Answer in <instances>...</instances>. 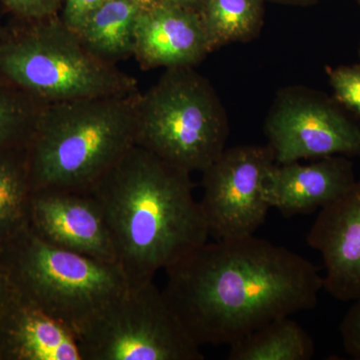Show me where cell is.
<instances>
[{"label":"cell","instance_id":"obj_1","mask_svg":"<svg viewBox=\"0 0 360 360\" xmlns=\"http://www.w3.org/2000/svg\"><path fill=\"white\" fill-rule=\"evenodd\" d=\"M163 295L198 345H231L314 309L323 277L309 259L250 236L205 243L165 269Z\"/></svg>","mask_w":360,"mask_h":360},{"label":"cell","instance_id":"obj_2","mask_svg":"<svg viewBox=\"0 0 360 360\" xmlns=\"http://www.w3.org/2000/svg\"><path fill=\"white\" fill-rule=\"evenodd\" d=\"M191 172L134 146L90 189L129 284L153 281L207 243Z\"/></svg>","mask_w":360,"mask_h":360},{"label":"cell","instance_id":"obj_3","mask_svg":"<svg viewBox=\"0 0 360 360\" xmlns=\"http://www.w3.org/2000/svg\"><path fill=\"white\" fill-rule=\"evenodd\" d=\"M139 94L42 104L27 141L32 191L89 193L136 146Z\"/></svg>","mask_w":360,"mask_h":360},{"label":"cell","instance_id":"obj_4","mask_svg":"<svg viewBox=\"0 0 360 360\" xmlns=\"http://www.w3.org/2000/svg\"><path fill=\"white\" fill-rule=\"evenodd\" d=\"M0 75L42 104L139 91L136 78L94 56L59 14L0 44Z\"/></svg>","mask_w":360,"mask_h":360},{"label":"cell","instance_id":"obj_5","mask_svg":"<svg viewBox=\"0 0 360 360\" xmlns=\"http://www.w3.org/2000/svg\"><path fill=\"white\" fill-rule=\"evenodd\" d=\"M229 135L217 90L194 68H168L139 94L136 146L193 174L224 153Z\"/></svg>","mask_w":360,"mask_h":360},{"label":"cell","instance_id":"obj_6","mask_svg":"<svg viewBox=\"0 0 360 360\" xmlns=\"http://www.w3.org/2000/svg\"><path fill=\"white\" fill-rule=\"evenodd\" d=\"M8 271L20 298L73 333L129 285L116 262L56 248L30 229L9 240Z\"/></svg>","mask_w":360,"mask_h":360},{"label":"cell","instance_id":"obj_7","mask_svg":"<svg viewBox=\"0 0 360 360\" xmlns=\"http://www.w3.org/2000/svg\"><path fill=\"white\" fill-rule=\"evenodd\" d=\"M82 360H203L162 290L129 284L75 333Z\"/></svg>","mask_w":360,"mask_h":360},{"label":"cell","instance_id":"obj_8","mask_svg":"<svg viewBox=\"0 0 360 360\" xmlns=\"http://www.w3.org/2000/svg\"><path fill=\"white\" fill-rule=\"evenodd\" d=\"M264 134L277 165L360 156V118L335 97L302 85L277 91L265 118Z\"/></svg>","mask_w":360,"mask_h":360},{"label":"cell","instance_id":"obj_9","mask_svg":"<svg viewBox=\"0 0 360 360\" xmlns=\"http://www.w3.org/2000/svg\"><path fill=\"white\" fill-rule=\"evenodd\" d=\"M276 165L269 146L225 148L202 174L201 210L210 236L227 240L255 236L270 210L265 182Z\"/></svg>","mask_w":360,"mask_h":360},{"label":"cell","instance_id":"obj_10","mask_svg":"<svg viewBox=\"0 0 360 360\" xmlns=\"http://www.w3.org/2000/svg\"><path fill=\"white\" fill-rule=\"evenodd\" d=\"M28 229L56 248L101 262H116L103 210L90 193L33 191Z\"/></svg>","mask_w":360,"mask_h":360},{"label":"cell","instance_id":"obj_11","mask_svg":"<svg viewBox=\"0 0 360 360\" xmlns=\"http://www.w3.org/2000/svg\"><path fill=\"white\" fill-rule=\"evenodd\" d=\"M307 243L323 259L324 290L340 302L360 297V180L321 208Z\"/></svg>","mask_w":360,"mask_h":360},{"label":"cell","instance_id":"obj_12","mask_svg":"<svg viewBox=\"0 0 360 360\" xmlns=\"http://www.w3.org/2000/svg\"><path fill=\"white\" fill-rule=\"evenodd\" d=\"M210 52L198 11L158 2L139 11L134 56L142 70L195 68Z\"/></svg>","mask_w":360,"mask_h":360},{"label":"cell","instance_id":"obj_13","mask_svg":"<svg viewBox=\"0 0 360 360\" xmlns=\"http://www.w3.org/2000/svg\"><path fill=\"white\" fill-rule=\"evenodd\" d=\"M355 181L354 163L347 156H326L309 165L276 163L267 175L265 198L270 208L292 217L326 207Z\"/></svg>","mask_w":360,"mask_h":360},{"label":"cell","instance_id":"obj_14","mask_svg":"<svg viewBox=\"0 0 360 360\" xmlns=\"http://www.w3.org/2000/svg\"><path fill=\"white\" fill-rule=\"evenodd\" d=\"M0 355L18 360H82L75 333L20 298L0 317Z\"/></svg>","mask_w":360,"mask_h":360},{"label":"cell","instance_id":"obj_15","mask_svg":"<svg viewBox=\"0 0 360 360\" xmlns=\"http://www.w3.org/2000/svg\"><path fill=\"white\" fill-rule=\"evenodd\" d=\"M141 9L131 0H106L75 32L94 56L116 65L134 56L135 25Z\"/></svg>","mask_w":360,"mask_h":360},{"label":"cell","instance_id":"obj_16","mask_svg":"<svg viewBox=\"0 0 360 360\" xmlns=\"http://www.w3.org/2000/svg\"><path fill=\"white\" fill-rule=\"evenodd\" d=\"M311 336L290 316L279 317L229 345V360H309Z\"/></svg>","mask_w":360,"mask_h":360},{"label":"cell","instance_id":"obj_17","mask_svg":"<svg viewBox=\"0 0 360 360\" xmlns=\"http://www.w3.org/2000/svg\"><path fill=\"white\" fill-rule=\"evenodd\" d=\"M265 0H201L198 13L210 51L257 39L264 25Z\"/></svg>","mask_w":360,"mask_h":360},{"label":"cell","instance_id":"obj_18","mask_svg":"<svg viewBox=\"0 0 360 360\" xmlns=\"http://www.w3.org/2000/svg\"><path fill=\"white\" fill-rule=\"evenodd\" d=\"M32 193L27 151L23 158L11 148L0 153V246L28 229Z\"/></svg>","mask_w":360,"mask_h":360},{"label":"cell","instance_id":"obj_19","mask_svg":"<svg viewBox=\"0 0 360 360\" xmlns=\"http://www.w3.org/2000/svg\"><path fill=\"white\" fill-rule=\"evenodd\" d=\"M41 105L23 92L0 87V153L28 141Z\"/></svg>","mask_w":360,"mask_h":360},{"label":"cell","instance_id":"obj_20","mask_svg":"<svg viewBox=\"0 0 360 360\" xmlns=\"http://www.w3.org/2000/svg\"><path fill=\"white\" fill-rule=\"evenodd\" d=\"M326 70L335 101L360 118V63L326 66Z\"/></svg>","mask_w":360,"mask_h":360},{"label":"cell","instance_id":"obj_21","mask_svg":"<svg viewBox=\"0 0 360 360\" xmlns=\"http://www.w3.org/2000/svg\"><path fill=\"white\" fill-rule=\"evenodd\" d=\"M1 1L11 13L30 22L58 15L63 6V0H1Z\"/></svg>","mask_w":360,"mask_h":360},{"label":"cell","instance_id":"obj_22","mask_svg":"<svg viewBox=\"0 0 360 360\" xmlns=\"http://www.w3.org/2000/svg\"><path fill=\"white\" fill-rule=\"evenodd\" d=\"M340 331L345 352L352 359L360 360V297L343 317Z\"/></svg>","mask_w":360,"mask_h":360},{"label":"cell","instance_id":"obj_23","mask_svg":"<svg viewBox=\"0 0 360 360\" xmlns=\"http://www.w3.org/2000/svg\"><path fill=\"white\" fill-rule=\"evenodd\" d=\"M106 0H63L61 20L77 32L85 20Z\"/></svg>","mask_w":360,"mask_h":360},{"label":"cell","instance_id":"obj_24","mask_svg":"<svg viewBox=\"0 0 360 360\" xmlns=\"http://www.w3.org/2000/svg\"><path fill=\"white\" fill-rule=\"evenodd\" d=\"M20 300V295L6 266L0 262V317Z\"/></svg>","mask_w":360,"mask_h":360},{"label":"cell","instance_id":"obj_25","mask_svg":"<svg viewBox=\"0 0 360 360\" xmlns=\"http://www.w3.org/2000/svg\"><path fill=\"white\" fill-rule=\"evenodd\" d=\"M156 2L198 11L201 0H156Z\"/></svg>","mask_w":360,"mask_h":360},{"label":"cell","instance_id":"obj_26","mask_svg":"<svg viewBox=\"0 0 360 360\" xmlns=\"http://www.w3.org/2000/svg\"><path fill=\"white\" fill-rule=\"evenodd\" d=\"M271 4H283V6H314L321 0H265Z\"/></svg>","mask_w":360,"mask_h":360},{"label":"cell","instance_id":"obj_27","mask_svg":"<svg viewBox=\"0 0 360 360\" xmlns=\"http://www.w3.org/2000/svg\"><path fill=\"white\" fill-rule=\"evenodd\" d=\"M135 4H137L141 9L148 8L156 4V0H131Z\"/></svg>","mask_w":360,"mask_h":360},{"label":"cell","instance_id":"obj_28","mask_svg":"<svg viewBox=\"0 0 360 360\" xmlns=\"http://www.w3.org/2000/svg\"><path fill=\"white\" fill-rule=\"evenodd\" d=\"M356 2H357V4H359V6H360V0H356Z\"/></svg>","mask_w":360,"mask_h":360},{"label":"cell","instance_id":"obj_29","mask_svg":"<svg viewBox=\"0 0 360 360\" xmlns=\"http://www.w3.org/2000/svg\"><path fill=\"white\" fill-rule=\"evenodd\" d=\"M359 56H360V45H359Z\"/></svg>","mask_w":360,"mask_h":360},{"label":"cell","instance_id":"obj_30","mask_svg":"<svg viewBox=\"0 0 360 360\" xmlns=\"http://www.w3.org/2000/svg\"><path fill=\"white\" fill-rule=\"evenodd\" d=\"M0 37H1V30H0Z\"/></svg>","mask_w":360,"mask_h":360}]
</instances>
